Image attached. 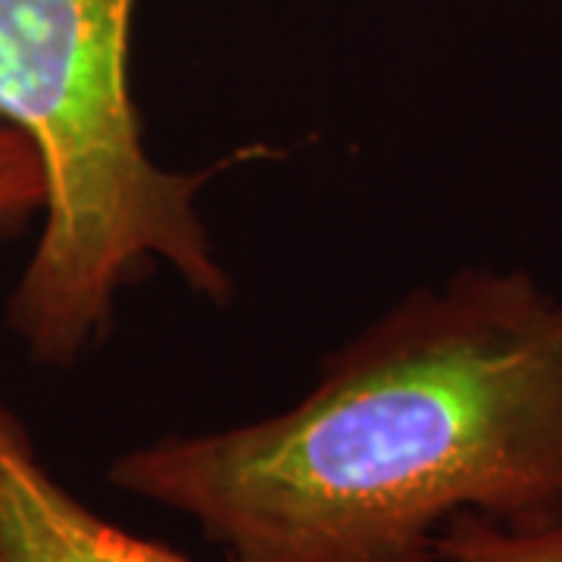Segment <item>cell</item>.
<instances>
[{
    "instance_id": "cell-1",
    "label": "cell",
    "mask_w": 562,
    "mask_h": 562,
    "mask_svg": "<svg viewBox=\"0 0 562 562\" xmlns=\"http://www.w3.org/2000/svg\"><path fill=\"white\" fill-rule=\"evenodd\" d=\"M106 479L225 562H438L460 516L562 509V297L519 269L422 284L288 409L138 443Z\"/></svg>"
},
{
    "instance_id": "cell-2",
    "label": "cell",
    "mask_w": 562,
    "mask_h": 562,
    "mask_svg": "<svg viewBox=\"0 0 562 562\" xmlns=\"http://www.w3.org/2000/svg\"><path fill=\"white\" fill-rule=\"evenodd\" d=\"M138 0H0V122L38 150L41 235L7 303L41 366H72L106 338L122 291L169 266L228 303L232 276L201 216L213 169L154 160L132 91Z\"/></svg>"
},
{
    "instance_id": "cell-3",
    "label": "cell",
    "mask_w": 562,
    "mask_h": 562,
    "mask_svg": "<svg viewBox=\"0 0 562 562\" xmlns=\"http://www.w3.org/2000/svg\"><path fill=\"white\" fill-rule=\"evenodd\" d=\"M0 562L198 560L106 522L81 503L50 475L20 413L0 397Z\"/></svg>"
},
{
    "instance_id": "cell-4",
    "label": "cell",
    "mask_w": 562,
    "mask_h": 562,
    "mask_svg": "<svg viewBox=\"0 0 562 562\" xmlns=\"http://www.w3.org/2000/svg\"><path fill=\"white\" fill-rule=\"evenodd\" d=\"M438 562H562V509L531 519L460 516L438 538Z\"/></svg>"
},
{
    "instance_id": "cell-5",
    "label": "cell",
    "mask_w": 562,
    "mask_h": 562,
    "mask_svg": "<svg viewBox=\"0 0 562 562\" xmlns=\"http://www.w3.org/2000/svg\"><path fill=\"white\" fill-rule=\"evenodd\" d=\"M47 181L38 150L22 132L0 122V238L16 235L44 213Z\"/></svg>"
}]
</instances>
